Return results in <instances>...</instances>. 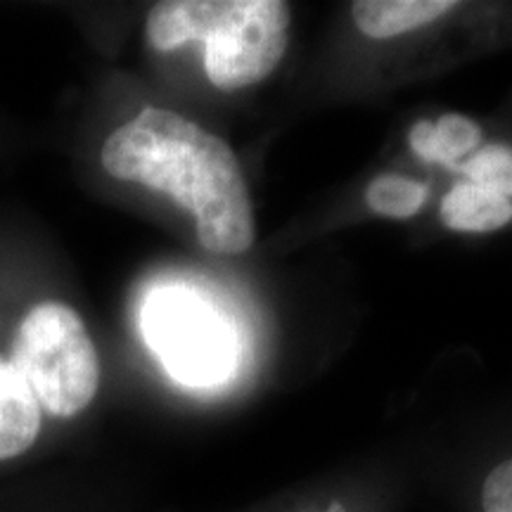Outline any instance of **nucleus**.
<instances>
[{"mask_svg": "<svg viewBox=\"0 0 512 512\" xmlns=\"http://www.w3.org/2000/svg\"><path fill=\"white\" fill-rule=\"evenodd\" d=\"M100 380L81 311L43 285L36 256L0 240V463L27 456L48 420L79 418Z\"/></svg>", "mask_w": 512, "mask_h": 512, "instance_id": "f257e3e1", "label": "nucleus"}, {"mask_svg": "<svg viewBox=\"0 0 512 512\" xmlns=\"http://www.w3.org/2000/svg\"><path fill=\"white\" fill-rule=\"evenodd\" d=\"M100 166L114 181L140 185L188 211L207 252L230 256L252 247V202L238 157L181 112L143 107L105 138Z\"/></svg>", "mask_w": 512, "mask_h": 512, "instance_id": "f03ea898", "label": "nucleus"}, {"mask_svg": "<svg viewBox=\"0 0 512 512\" xmlns=\"http://www.w3.org/2000/svg\"><path fill=\"white\" fill-rule=\"evenodd\" d=\"M290 5L280 0H164L147 12L145 38L155 53L204 46V74L219 91L254 86L287 50Z\"/></svg>", "mask_w": 512, "mask_h": 512, "instance_id": "7ed1b4c3", "label": "nucleus"}, {"mask_svg": "<svg viewBox=\"0 0 512 512\" xmlns=\"http://www.w3.org/2000/svg\"><path fill=\"white\" fill-rule=\"evenodd\" d=\"M145 342L166 373L185 387H216L238 361V339L223 313L185 285H164L145 297L140 309Z\"/></svg>", "mask_w": 512, "mask_h": 512, "instance_id": "20e7f679", "label": "nucleus"}, {"mask_svg": "<svg viewBox=\"0 0 512 512\" xmlns=\"http://www.w3.org/2000/svg\"><path fill=\"white\" fill-rule=\"evenodd\" d=\"M456 8L453 0H358L351 15L361 34L384 41L427 27Z\"/></svg>", "mask_w": 512, "mask_h": 512, "instance_id": "39448f33", "label": "nucleus"}, {"mask_svg": "<svg viewBox=\"0 0 512 512\" xmlns=\"http://www.w3.org/2000/svg\"><path fill=\"white\" fill-rule=\"evenodd\" d=\"M441 221L463 233H489L512 221V200L470 181L456 183L441 200Z\"/></svg>", "mask_w": 512, "mask_h": 512, "instance_id": "423d86ee", "label": "nucleus"}, {"mask_svg": "<svg viewBox=\"0 0 512 512\" xmlns=\"http://www.w3.org/2000/svg\"><path fill=\"white\" fill-rule=\"evenodd\" d=\"M408 143L427 162H456L479 150L482 128L463 114H444L437 121H418L408 133Z\"/></svg>", "mask_w": 512, "mask_h": 512, "instance_id": "0eeeda50", "label": "nucleus"}, {"mask_svg": "<svg viewBox=\"0 0 512 512\" xmlns=\"http://www.w3.org/2000/svg\"><path fill=\"white\" fill-rule=\"evenodd\" d=\"M368 207L387 219H411L427 202V185L406 176H380L368 185Z\"/></svg>", "mask_w": 512, "mask_h": 512, "instance_id": "6e6552de", "label": "nucleus"}, {"mask_svg": "<svg viewBox=\"0 0 512 512\" xmlns=\"http://www.w3.org/2000/svg\"><path fill=\"white\" fill-rule=\"evenodd\" d=\"M467 181L512 197V147L503 143L482 145L463 166Z\"/></svg>", "mask_w": 512, "mask_h": 512, "instance_id": "1a4fd4ad", "label": "nucleus"}, {"mask_svg": "<svg viewBox=\"0 0 512 512\" xmlns=\"http://www.w3.org/2000/svg\"><path fill=\"white\" fill-rule=\"evenodd\" d=\"M484 512H512V458L489 472L482 486Z\"/></svg>", "mask_w": 512, "mask_h": 512, "instance_id": "9d476101", "label": "nucleus"}]
</instances>
